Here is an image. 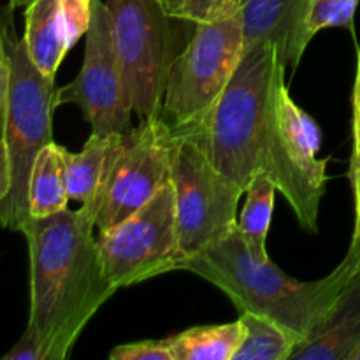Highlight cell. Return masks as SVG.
<instances>
[{
    "mask_svg": "<svg viewBox=\"0 0 360 360\" xmlns=\"http://www.w3.org/2000/svg\"><path fill=\"white\" fill-rule=\"evenodd\" d=\"M134 112L160 115L167 74L178 55L172 16L162 0H105Z\"/></svg>",
    "mask_w": 360,
    "mask_h": 360,
    "instance_id": "7",
    "label": "cell"
},
{
    "mask_svg": "<svg viewBox=\"0 0 360 360\" xmlns=\"http://www.w3.org/2000/svg\"><path fill=\"white\" fill-rule=\"evenodd\" d=\"M105 276L116 288L181 269L174 188L169 181L141 210L97 236Z\"/></svg>",
    "mask_w": 360,
    "mask_h": 360,
    "instance_id": "9",
    "label": "cell"
},
{
    "mask_svg": "<svg viewBox=\"0 0 360 360\" xmlns=\"http://www.w3.org/2000/svg\"><path fill=\"white\" fill-rule=\"evenodd\" d=\"M171 181V130L160 115L118 134L94 202L98 232L118 225Z\"/></svg>",
    "mask_w": 360,
    "mask_h": 360,
    "instance_id": "8",
    "label": "cell"
},
{
    "mask_svg": "<svg viewBox=\"0 0 360 360\" xmlns=\"http://www.w3.org/2000/svg\"><path fill=\"white\" fill-rule=\"evenodd\" d=\"M13 7H0V39L9 60L6 139L13 171L9 195L0 202V225L21 232L28 214V181L39 151L53 143L51 118L56 108L55 77H48L34 65L14 28Z\"/></svg>",
    "mask_w": 360,
    "mask_h": 360,
    "instance_id": "4",
    "label": "cell"
},
{
    "mask_svg": "<svg viewBox=\"0 0 360 360\" xmlns=\"http://www.w3.org/2000/svg\"><path fill=\"white\" fill-rule=\"evenodd\" d=\"M34 0H9V6L13 9H18V7H27L28 4H32Z\"/></svg>",
    "mask_w": 360,
    "mask_h": 360,
    "instance_id": "28",
    "label": "cell"
},
{
    "mask_svg": "<svg viewBox=\"0 0 360 360\" xmlns=\"http://www.w3.org/2000/svg\"><path fill=\"white\" fill-rule=\"evenodd\" d=\"M245 53L241 13L197 23L167 74L160 118L172 136L195 129L227 88Z\"/></svg>",
    "mask_w": 360,
    "mask_h": 360,
    "instance_id": "5",
    "label": "cell"
},
{
    "mask_svg": "<svg viewBox=\"0 0 360 360\" xmlns=\"http://www.w3.org/2000/svg\"><path fill=\"white\" fill-rule=\"evenodd\" d=\"M360 0H309L306 14V41L323 28H347L354 32V20Z\"/></svg>",
    "mask_w": 360,
    "mask_h": 360,
    "instance_id": "19",
    "label": "cell"
},
{
    "mask_svg": "<svg viewBox=\"0 0 360 360\" xmlns=\"http://www.w3.org/2000/svg\"><path fill=\"white\" fill-rule=\"evenodd\" d=\"M23 41L34 65L44 76L55 77L69 51L60 0H34L25 7Z\"/></svg>",
    "mask_w": 360,
    "mask_h": 360,
    "instance_id": "13",
    "label": "cell"
},
{
    "mask_svg": "<svg viewBox=\"0 0 360 360\" xmlns=\"http://www.w3.org/2000/svg\"><path fill=\"white\" fill-rule=\"evenodd\" d=\"M348 360H360V343L357 345V347H355V350L352 352L350 359H348Z\"/></svg>",
    "mask_w": 360,
    "mask_h": 360,
    "instance_id": "29",
    "label": "cell"
},
{
    "mask_svg": "<svg viewBox=\"0 0 360 360\" xmlns=\"http://www.w3.org/2000/svg\"><path fill=\"white\" fill-rule=\"evenodd\" d=\"M162 4H164V0H162Z\"/></svg>",
    "mask_w": 360,
    "mask_h": 360,
    "instance_id": "31",
    "label": "cell"
},
{
    "mask_svg": "<svg viewBox=\"0 0 360 360\" xmlns=\"http://www.w3.org/2000/svg\"><path fill=\"white\" fill-rule=\"evenodd\" d=\"M164 7L183 23H206L220 18V0H164Z\"/></svg>",
    "mask_w": 360,
    "mask_h": 360,
    "instance_id": "20",
    "label": "cell"
},
{
    "mask_svg": "<svg viewBox=\"0 0 360 360\" xmlns=\"http://www.w3.org/2000/svg\"><path fill=\"white\" fill-rule=\"evenodd\" d=\"M70 2H77V4H83V6H90L91 0H70Z\"/></svg>",
    "mask_w": 360,
    "mask_h": 360,
    "instance_id": "30",
    "label": "cell"
},
{
    "mask_svg": "<svg viewBox=\"0 0 360 360\" xmlns=\"http://www.w3.org/2000/svg\"><path fill=\"white\" fill-rule=\"evenodd\" d=\"M171 183L185 260L224 241L238 229V204L245 190L221 174L195 141L172 134Z\"/></svg>",
    "mask_w": 360,
    "mask_h": 360,
    "instance_id": "6",
    "label": "cell"
},
{
    "mask_svg": "<svg viewBox=\"0 0 360 360\" xmlns=\"http://www.w3.org/2000/svg\"><path fill=\"white\" fill-rule=\"evenodd\" d=\"M9 60H7L6 48L0 39V139L6 134V118H7V97H9Z\"/></svg>",
    "mask_w": 360,
    "mask_h": 360,
    "instance_id": "24",
    "label": "cell"
},
{
    "mask_svg": "<svg viewBox=\"0 0 360 360\" xmlns=\"http://www.w3.org/2000/svg\"><path fill=\"white\" fill-rule=\"evenodd\" d=\"M83 67L72 83L56 90V108L76 104L98 136L129 134L132 102L112 37L111 16L104 0H91L90 25L84 34Z\"/></svg>",
    "mask_w": 360,
    "mask_h": 360,
    "instance_id": "10",
    "label": "cell"
},
{
    "mask_svg": "<svg viewBox=\"0 0 360 360\" xmlns=\"http://www.w3.org/2000/svg\"><path fill=\"white\" fill-rule=\"evenodd\" d=\"M243 341L232 360H290L301 338L267 316L239 313Z\"/></svg>",
    "mask_w": 360,
    "mask_h": 360,
    "instance_id": "17",
    "label": "cell"
},
{
    "mask_svg": "<svg viewBox=\"0 0 360 360\" xmlns=\"http://www.w3.org/2000/svg\"><path fill=\"white\" fill-rule=\"evenodd\" d=\"M116 137L118 134L98 136L91 132L90 139L77 153H70L62 146L63 176L69 199L79 200L83 204L94 202Z\"/></svg>",
    "mask_w": 360,
    "mask_h": 360,
    "instance_id": "14",
    "label": "cell"
},
{
    "mask_svg": "<svg viewBox=\"0 0 360 360\" xmlns=\"http://www.w3.org/2000/svg\"><path fill=\"white\" fill-rule=\"evenodd\" d=\"M246 0H220V16L238 14L245 7Z\"/></svg>",
    "mask_w": 360,
    "mask_h": 360,
    "instance_id": "27",
    "label": "cell"
},
{
    "mask_svg": "<svg viewBox=\"0 0 360 360\" xmlns=\"http://www.w3.org/2000/svg\"><path fill=\"white\" fill-rule=\"evenodd\" d=\"M287 65L271 42L246 46L227 88L206 118L178 136L195 141L211 164L248 188L253 176L264 172L290 204L306 232L319 231L322 195L313 192L288 155L278 118V91Z\"/></svg>",
    "mask_w": 360,
    "mask_h": 360,
    "instance_id": "1",
    "label": "cell"
},
{
    "mask_svg": "<svg viewBox=\"0 0 360 360\" xmlns=\"http://www.w3.org/2000/svg\"><path fill=\"white\" fill-rule=\"evenodd\" d=\"M360 343V267L290 360H348Z\"/></svg>",
    "mask_w": 360,
    "mask_h": 360,
    "instance_id": "12",
    "label": "cell"
},
{
    "mask_svg": "<svg viewBox=\"0 0 360 360\" xmlns=\"http://www.w3.org/2000/svg\"><path fill=\"white\" fill-rule=\"evenodd\" d=\"M13 185V171H11V158L7 151L6 139H0V202L9 195Z\"/></svg>",
    "mask_w": 360,
    "mask_h": 360,
    "instance_id": "25",
    "label": "cell"
},
{
    "mask_svg": "<svg viewBox=\"0 0 360 360\" xmlns=\"http://www.w3.org/2000/svg\"><path fill=\"white\" fill-rule=\"evenodd\" d=\"M111 360H174L169 338L143 340L116 347L109 354Z\"/></svg>",
    "mask_w": 360,
    "mask_h": 360,
    "instance_id": "21",
    "label": "cell"
},
{
    "mask_svg": "<svg viewBox=\"0 0 360 360\" xmlns=\"http://www.w3.org/2000/svg\"><path fill=\"white\" fill-rule=\"evenodd\" d=\"M239 319L220 326H199L169 336L174 360H232L243 341Z\"/></svg>",
    "mask_w": 360,
    "mask_h": 360,
    "instance_id": "16",
    "label": "cell"
},
{
    "mask_svg": "<svg viewBox=\"0 0 360 360\" xmlns=\"http://www.w3.org/2000/svg\"><path fill=\"white\" fill-rule=\"evenodd\" d=\"M90 206L30 218V319L46 360H65L95 313L118 288L105 276Z\"/></svg>",
    "mask_w": 360,
    "mask_h": 360,
    "instance_id": "2",
    "label": "cell"
},
{
    "mask_svg": "<svg viewBox=\"0 0 360 360\" xmlns=\"http://www.w3.org/2000/svg\"><path fill=\"white\" fill-rule=\"evenodd\" d=\"M2 360H46V354L37 334L27 326L23 336L4 355Z\"/></svg>",
    "mask_w": 360,
    "mask_h": 360,
    "instance_id": "22",
    "label": "cell"
},
{
    "mask_svg": "<svg viewBox=\"0 0 360 360\" xmlns=\"http://www.w3.org/2000/svg\"><path fill=\"white\" fill-rule=\"evenodd\" d=\"M67 186L63 176L62 146L55 141L39 151L28 181V214L44 218L67 210Z\"/></svg>",
    "mask_w": 360,
    "mask_h": 360,
    "instance_id": "15",
    "label": "cell"
},
{
    "mask_svg": "<svg viewBox=\"0 0 360 360\" xmlns=\"http://www.w3.org/2000/svg\"><path fill=\"white\" fill-rule=\"evenodd\" d=\"M309 0H246L241 9L245 48L271 42L287 67L297 69L309 42L304 23Z\"/></svg>",
    "mask_w": 360,
    "mask_h": 360,
    "instance_id": "11",
    "label": "cell"
},
{
    "mask_svg": "<svg viewBox=\"0 0 360 360\" xmlns=\"http://www.w3.org/2000/svg\"><path fill=\"white\" fill-rule=\"evenodd\" d=\"M350 183L354 188V199H355V229L352 243L360 250V148L354 146L350 158Z\"/></svg>",
    "mask_w": 360,
    "mask_h": 360,
    "instance_id": "23",
    "label": "cell"
},
{
    "mask_svg": "<svg viewBox=\"0 0 360 360\" xmlns=\"http://www.w3.org/2000/svg\"><path fill=\"white\" fill-rule=\"evenodd\" d=\"M354 146L360 148V46L357 49V72L354 83Z\"/></svg>",
    "mask_w": 360,
    "mask_h": 360,
    "instance_id": "26",
    "label": "cell"
},
{
    "mask_svg": "<svg viewBox=\"0 0 360 360\" xmlns=\"http://www.w3.org/2000/svg\"><path fill=\"white\" fill-rule=\"evenodd\" d=\"M278 186L264 172L253 176L246 188V202L238 220V231L250 252L260 260H267V234L274 210Z\"/></svg>",
    "mask_w": 360,
    "mask_h": 360,
    "instance_id": "18",
    "label": "cell"
},
{
    "mask_svg": "<svg viewBox=\"0 0 360 360\" xmlns=\"http://www.w3.org/2000/svg\"><path fill=\"white\" fill-rule=\"evenodd\" d=\"M360 267V250L352 243L343 262L322 280L299 281L253 255L236 229L229 238L188 257L181 269L220 288L239 313L267 316L304 340L326 316L340 292Z\"/></svg>",
    "mask_w": 360,
    "mask_h": 360,
    "instance_id": "3",
    "label": "cell"
}]
</instances>
